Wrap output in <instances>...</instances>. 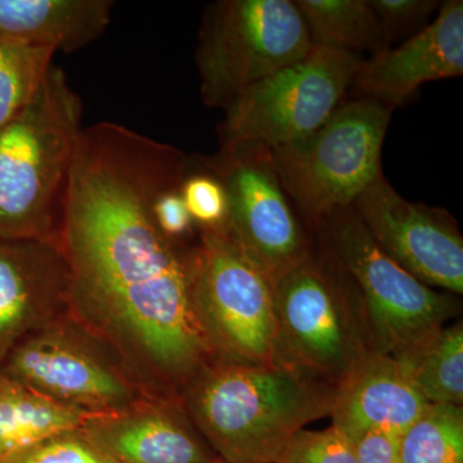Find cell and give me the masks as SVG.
I'll use <instances>...</instances> for the list:
<instances>
[{
    "label": "cell",
    "mask_w": 463,
    "mask_h": 463,
    "mask_svg": "<svg viewBox=\"0 0 463 463\" xmlns=\"http://www.w3.org/2000/svg\"><path fill=\"white\" fill-rule=\"evenodd\" d=\"M364 61L313 47L303 60L246 88L224 108L221 154L270 152L316 132L339 108Z\"/></svg>",
    "instance_id": "7"
},
{
    "label": "cell",
    "mask_w": 463,
    "mask_h": 463,
    "mask_svg": "<svg viewBox=\"0 0 463 463\" xmlns=\"http://www.w3.org/2000/svg\"><path fill=\"white\" fill-rule=\"evenodd\" d=\"M340 389L282 362L215 361L183 392L192 421L221 458L279 463L291 438L331 416Z\"/></svg>",
    "instance_id": "2"
},
{
    "label": "cell",
    "mask_w": 463,
    "mask_h": 463,
    "mask_svg": "<svg viewBox=\"0 0 463 463\" xmlns=\"http://www.w3.org/2000/svg\"><path fill=\"white\" fill-rule=\"evenodd\" d=\"M61 241L0 239V364L30 334L70 312Z\"/></svg>",
    "instance_id": "13"
},
{
    "label": "cell",
    "mask_w": 463,
    "mask_h": 463,
    "mask_svg": "<svg viewBox=\"0 0 463 463\" xmlns=\"http://www.w3.org/2000/svg\"><path fill=\"white\" fill-rule=\"evenodd\" d=\"M379 21L386 44L407 41L431 23L440 8L437 0H367Z\"/></svg>",
    "instance_id": "25"
},
{
    "label": "cell",
    "mask_w": 463,
    "mask_h": 463,
    "mask_svg": "<svg viewBox=\"0 0 463 463\" xmlns=\"http://www.w3.org/2000/svg\"><path fill=\"white\" fill-rule=\"evenodd\" d=\"M206 169L222 182L227 194L224 231L273 285L315 251L283 190L269 152H219L207 161Z\"/></svg>",
    "instance_id": "11"
},
{
    "label": "cell",
    "mask_w": 463,
    "mask_h": 463,
    "mask_svg": "<svg viewBox=\"0 0 463 463\" xmlns=\"http://www.w3.org/2000/svg\"><path fill=\"white\" fill-rule=\"evenodd\" d=\"M0 376L91 414L118 412L155 397L70 313L20 341L0 364Z\"/></svg>",
    "instance_id": "10"
},
{
    "label": "cell",
    "mask_w": 463,
    "mask_h": 463,
    "mask_svg": "<svg viewBox=\"0 0 463 463\" xmlns=\"http://www.w3.org/2000/svg\"><path fill=\"white\" fill-rule=\"evenodd\" d=\"M315 231L319 251L358 289L374 352L397 355L444 327L458 312L456 295L429 288L395 263L352 207L323 219Z\"/></svg>",
    "instance_id": "6"
},
{
    "label": "cell",
    "mask_w": 463,
    "mask_h": 463,
    "mask_svg": "<svg viewBox=\"0 0 463 463\" xmlns=\"http://www.w3.org/2000/svg\"><path fill=\"white\" fill-rule=\"evenodd\" d=\"M154 214L161 232L178 242H188L197 228L183 201L181 187L163 192L155 201Z\"/></svg>",
    "instance_id": "27"
},
{
    "label": "cell",
    "mask_w": 463,
    "mask_h": 463,
    "mask_svg": "<svg viewBox=\"0 0 463 463\" xmlns=\"http://www.w3.org/2000/svg\"><path fill=\"white\" fill-rule=\"evenodd\" d=\"M91 416L0 376V462L52 434L81 428Z\"/></svg>",
    "instance_id": "18"
},
{
    "label": "cell",
    "mask_w": 463,
    "mask_h": 463,
    "mask_svg": "<svg viewBox=\"0 0 463 463\" xmlns=\"http://www.w3.org/2000/svg\"><path fill=\"white\" fill-rule=\"evenodd\" d=\"M192 303L218 361L279 362L274 285L224 230H199L192 264Z\"/></svg>",
    "instance_id": "8"
},
{
    "label": "cell",
    "mask_w": 463,
    "mask_h": 463,
    "mask_svg": "<svg viewBox=\"0 0 463 463\" xmlns=\"http://www.w3.org/2000/svg\"><path fill=\"white\" fill-rule=\"evenodd\" d=\"M210 463H232V462L225 461V459L221 458V457H216L214 461L210 462Z\"/></svg>",
    "instance_id": "29"
},
{
    "label": "cell",
    "mask_w": 463,
    "mask_h": 463,
    "mask_svg": "<svg viewBox=\"0 0 463 463\" xmlns=\"http://www.w3.org/2000/svg\"><path fill=\"white\" fill-rule=\"evenodd\" d=\"M462 74L463 2L448 0L421 32L364 60L352 90L356 99L377 100L394 109L421 85Z\"/></svg>",
    "instance_id": "14"
},
{
    "label": "cell",
    "mask_w": 463,
    "mask_h": 463,
    "mask_svg": "<svg viewBox=\"0 0 463 463\" xmlns=\"http://www.w3.org/2000/svg\"><path fill=\"white\" fill-rule=\"evenodd\" d=\"M394 356L428 403L462 405V323L444 326Z\"/></svg>",
    "instance_id": "19"
},
{
    "label": "cell",
    "mask_w": 463,
    "mask_h": 463,
    "mask_svg": "<svg viewBox=\"0 0 463 463\" xmlns=\"http://www.w3.org/2000/svg\"><path fill=\"white\" fill-rule=\"evenodd\" d=\"M279 463H355L354 446L332 425L321 431L301 429L288 441Z\"/></svg>",
    "instance_id": "26"
},
{
    "label": "cell",
    "mask_w": 463,
    "mask_h": 463,
    "mask_svg": "<svg viewBox=\"0 0 463 463\" xmlns=\"http://www.w3.org/2000/svg\"><path fill=\"white\" fill-rule=\"evenodd\" d=\"M56 52L0 41V128L32 99Z\"/></svg>",
    "instance_id": "22"
},
{
    "label": "cell",
    "mask_w": 463,
    "mask_h": 463,
    "mask_svg": "<svg viewBox=\"0 0 463 463\" xmlns=\"http://www.w3.org/2000/svg\"><path fill=\"white\" fill-rule=\"evenodd\" d=\"M428 404L394 356L373 350L341 386L330 417L354 444L368 431L403 434Z\"/></svg>",
    "instance_id": "16"
},
{
    "label": "cell",
    "mask_w": 463,
    "mask_h": 463,
    "mask_svg": "<svg viewBox=\"0 0 463 463\" xmlns=\"http://www.w3.org/2000/svg\"><path fill=\"white\" fill-rule=\"evenodd\" d=\"M352 209L377 246L408 273L429 288L463 294V239L449 213L403 199L383 174Z\"/></svg>",
    "instance_id": "12"
},
{
    "label": "cell",
    "mask_w": 463,
    "mask_h": 463,
    "mask_svg": "<svg viewBox=\"0 0 463 463\" xmlns=\"http://www.w3.org/2000/svg\"><path fill=\"white\" fill-rule=\"evenodd\" d=\"M274 295L279 361L341 389L373 350L354 283L313 251L274 282Z\"/></svg>",
    "instance_id": "4"
},
{
    "label": "cell",
    "mask_w": 463,
    "mask_h": 463,
    "mask_svg": "<svg viewBox=\"0 0 463 463\" xmlns=\"http://www.w3.org/2000/svg\"><path fill=\"white\" fill-rule=\"evenodd\" d=\"M0 463H118L90 440L81 428L52 434Z\"/></svg>",
    "instance_id": "23"
},
{
    "label": "cell",
    "mask_w": 463,
    "mask_h": 463,
    "mask_svg": "<svg viewBox=\"0 0 463 463\" xmlns=\"http://www.w3.org/2000/svg\"><path fill=\"white\" fill-rule=\"evenodd\" d=\"M190 169L178 148L118 124L91 125L79 137L61 232L70 316L155 397L182 398L218 361L192 303L194 243L170 240L154 214Z\"/></svg>",
    "instance_id": "1"
},
{
    "label": "cell",
    "mask_w": 463,
    "mask_h": 463,
    "mask_svg": "<svg viewBox=\"0 0 463 463\" xmlns=\"http://www.w3.org/2000/svg\"><path fill=\"white\" fill-rule=\"evenodd\" d=\"M313 47L376 56L388 50L367 0H295Z\"/></svg>",
    "instance_id": "20"
},
{
    "label": "cell",
    "mask_w": 463,
    "mask_h": 463,
    "mask_svg": "<svg viewBox=\"0 0 463 463\" xmlns=\"http://www.w3.org/2000/svg\"><path fill=\"white\" fill-rule=\"evenodd\" d=\"M392 114L383 103L359 97L341 103L306 138L269 152L283 190L313 230L354 205L383 174L381 151Z\"/></svg>",
    "instance_id": "5"
},
{
    "label": "cell",
    "mask_w": 463,
    "mask_h": 463,
    "mask_svg": "<svg viewBox=\"0 0 463 463\" xmlns=\"http://www.w3.org/2000/svg\"><path fill=\"white\" fill-rule=\"evenodd\" d=\"M111 8L106 0H0V41L76 51L105 32Z\"/></svg>",
    "instance_id": "17"
},
{
    "label": "cell",
    "mask_w": 463,
    "mask_h": 463,
    "mask_svg": "<svg viewBox=\"0 0 463 463\" xmlns=\"http://www.w3.org/2000/svg\"><path fill=\"white\" fill-rule=\"evenodd\" d=\"M401 462L463 463L462 405H426L401 435Z\"/></svg>",
    "instance_id": "21"
},
{
    "label": "cell",
    "mask_w": 463,
    "mask_h": 463,
    "mask_svg": "<svg viewBox=\"0 0 463 463\" xmlns=\"http://www.w3.org/2000/svg\"><path fill=\"white\" fill-rule=\"evenodd\" d=\"M81 430L118 463H210L218 457L179 397H148L118 412L93 414Z\"/></svg>",
    "instance_id": "15"
},
{
    "label": "cell",
    "mask_w": 463,
    "mask_h": 463,
    "mask_svg": "<svg viewBox=\"0 0 463 463\" xmlns=\"http://www.w3.org/2000/svg\"><path fill=\"white\" fill-rule=\"evenodd\" d=\"M80 116V99L52 65L0 128V239L61 241Z\"/></svg>",
    "instance_id": "3"
},
{
    "label": "cell",
    "mask_w": 463,
    "mask_h": 463,
    "mask_svg": "<svg viewBox=\"0 0 463 463\" xmlns=\"http://www.w3.org/2000/svg\"><path fill=\"white\" fill-rule=\"evenodd\" d=\"M353 446L355 463H402L401 434L397 432L368 431Z\"/></svg>",
    "instance_id": "28"
},
{
    "label": "cell",
    "mask_w": 463,
    "mask_h": 463,
    "mask_svg": "<svg viewBox=\"0 0 463 463\" xmlns=\"http://www.w3.org/2000/svg\"><path fill=\"white\" fill-rule=\"evenodd\" d=\"M181 194L199 230H225L227 194L214 174L207 169L206 172L188 173L182 183Z\"/></svg>",
    "instance_id": "24"
},
{
    "label": "cell",
    "mask_w": 463,
    "mask_h": 463,
    "mask_svg": "<svg viewBox=\"0 0 463 463\" xmlns=\"http://www.w3.org/2000/svg\"><path fill=\"white\" fill-rule=\"evenodd\" d=\"M313 50L292 0H225L210 7L197 50L201 94L224 109L237 94Z\"/></svg>",
    "instance_id": "9"
}]
</instances>
